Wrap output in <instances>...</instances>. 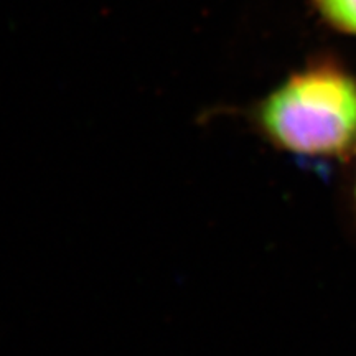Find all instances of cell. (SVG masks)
<instances>
[{"label":"cell","instance_id":"6da1fadb","mask_svg":"<svg viewBox=\"0 0 356 356\" xmlns=\"http://www.w3.org/2000/svg\"><path fill=\"white\" fill-rule=\"evenodd\" d=\"M266 139L307 159L356 154V76L322 63L293 73L256 109Z\"/></svg>","mask_w":356,"mask_h":356},{"label":"cell","instance_id":"7a4b0ae2","mask_svg":"<svg viewBox=\"0 0 356 356\" xmlns=\"http://www.w3.org/2000/svg\"><path fill=\"white\" fill-rule=\"evenodd\" d=\"M318 12L332 26L356 35V0H314Z\"/></svg>","mask_w":356,"mask_h":356},{"label":"cell","instance_id":"3957f363","mask_svg":"<svg viewBox=\"0 0 356 356\" xmlns=\"http://www.w3.org/2000/svg\"><path fill=\"white\" fill-rule=\"evenodd\" d=\"M353 200H355V208H356V175H355V188H353Z\"/></svg>","mask_w":356,"mask_h":356}]
</instances>
